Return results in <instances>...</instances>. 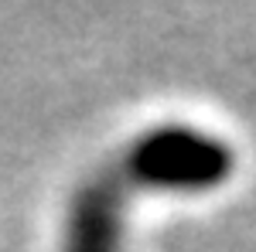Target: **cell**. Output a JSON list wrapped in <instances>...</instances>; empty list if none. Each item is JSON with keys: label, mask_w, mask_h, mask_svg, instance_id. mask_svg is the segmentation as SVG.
I'll return each mask as SVG.
<instances>
[{"label": "cell", "mask_w": 256, "mask_h": 252, "mask_svg": "<svg viewBox=\"0 0 256 252\" xmlns=\"http://www.w3.org/2000/svg\"><path fill=\"white\" fill-rule=\"evenodd\" d=\"M239 167L229 136L192 119H158L130 136L113 174L130 194L205 198L226 188Z\"/></svg>", "instance_id": "1"}, {"label": "cell", "mask_w": 256, "mask_h": 252, "mask_svg": "<svg viewBox=\"0 0 256 252\" xmlns=\"http://www.w3.org/2000/svg\"><path fill=\"white\" fill-rule=\"evenodd\" d=\"M126 235L130 191L113 167L86 174L65 201L55 252H126Z\"/></svg>", "instance_id": "2"}]
</instances>
